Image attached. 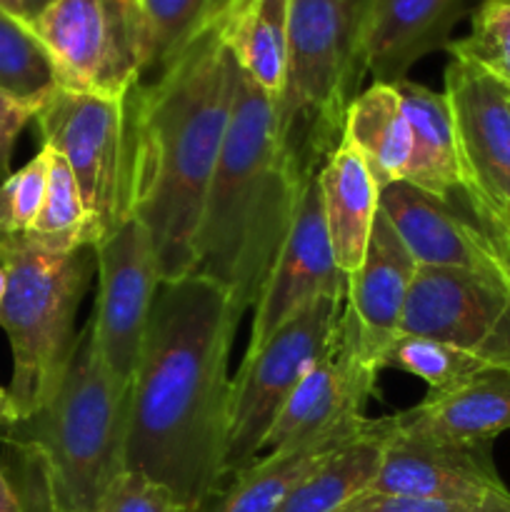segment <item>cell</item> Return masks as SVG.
<instances>
[{"label":"cell","mask_w":510,"mask_h":512,"mask_svg":"<svg viewBox=\"0 0 510 512\" xmlns=\"http://www.w3.org/2000/svg\"><path fill=\"white\" fill-rule=\"evenodd\" d=\"M318 185L335 265L353 275L368 250L380 208V185L358 148L345 138L320 163Z\"/></svg>","instance_id":"ffe728a7"},{"label":"cell","mask_w":510,"mask_h":512,"mask_svg":"<svg viewBox=\"0 0 510 512\" xmlns=\"http://www.w3.org/2000/svg\"><path fill=\"white\" fill-rule=\"evenodd\" d=\"M290 0H228L223 8V38L240 70L275 100L288 68Z\"/></svg>","instance_id":"7402d4cb"},{"label":"cell","mask_w":510,"mask_h":512,"mask_svg":"<svg viewBox=\"0 0 510 512\" xmlns=\"http://www.w3.org/2000/svg\"><path fill=\"white\" fill-rule=\"evenodd\" d=\"M398 335H420L510 368V288L450 268L415 270Z\"/></svg>","instance_id":"7c38bea8"},{"label":"cell","mask_w":510,"mask_h":512,"mask_svg":"<svg viewBox=\"0 0 510 512\" xmlns=\"http://www.w3.org/2000/svg\"><path fill=\"white\" fill-rule=\"evenodd\" d=\"M378 370L363 363L340 315L333 348L305 373L265 438L263 453L310 445L348 443L365 433L363 410L375 390Z\"/></svg>","instance_id":"5bb4252c"},{"label":"cell","mask_w":510,"mask_h":512,"mask_svg":"<svg viewBox=\"0 0 510 512\" xmlns=\"http://www.w3.org/2000/svg\"><path fill=\"white\" fill-rule=\"evenodd\" d=\"M35 113L38 110L30 108V105L0 93V183L10 175V158H13L15 140L23 133L25 125L35 120Z\"/></svg>","instance_id":"836d02e7"},{"label":"cell","mask_w":510,"mask_h":512,"mask_svg":"<svg viewBox=\"0 0 510 512\" xmlns=\"http://www.w3.org/2000/svg\"><path fill=\"white\" fill-rule=\"evenodd\" d=\"M383 368H395L415 375L428 385V393H445V390L478 375L480 370L490 368V363L465 353V350L453 348V345L440 343V340L420 338V335H398L380 358V370Z\"/></svg>","instance_id":"83f0119b"},{"label":"cell","mask_w":510,"mask_h":512,"mask_svg":"<svg viewBox=\"0 0 510 512\" xmlns=\"http://www.w3.org/2000/svg\"><path fill=\"white\" fill-rule=\"evenodd\" d=\"M240 318L205 275L160 283L130 380L125 470L168 488L185 512H200L228 478V363Z\"/></svg>","instance_id":"6da1fadb"},{"label":"cell","mask_w":510,"mask_h":512,"mask_svg":"<svg viewBox=\"0 0 510 512\" xmlns=\"http://www.w3.org/2000/svg\"><path fill=\"white\" fill-rule=\"evenodd\" d=\"M358 148L380 188L400 183L410 160V125L395 85L373 83L355 95L343 118V135Z\"/></svg>","instance_id":"cb8c5ba5"},{"label":"cell","mask_w":510,"mask_h":512,"mask_svg":"<svg viewBox=\"0 0 510 512\" xmlns=\"http://www.w3.org/2000/svg\"><path fill=\"white\" fill-rule=\"evenodd\" d=\"M495 243H498L500 248H503V253L508 255V260H510V235H508V238H505V240H495Z\"/></svg>","instance_id":"f35d334b"},{"label":"cell","mask_w":510,"mask_h":512,"mask_svg":"<svg viewBox=\"0 0 510 512\" xmlns=\"http://www.w3.org/2000/svg\"><path fill=\"white\" fill-rule=\"evenodd\" d=\"M390 418V415H388ZM365 493L405 498L485 500L510 495L490 443H448L398 433L390 423L380 468Z\"/></svg>","instance_id":"2e32d148"},{"label":"cell","mask_w":510,"mask_h":512,"mask_svg":"<svg viewBox=\"0 0 510 512\" xmlns=\"http://www.w3.org/2000/svg\"><path fill=\"white\" fill-rule=\"evenodd\" d=\"M0 512H23L18 495H15L13 485H10L8 473H5L3 463H0Z\"/></svg>","instance_id":"e575fe53"},{"label":"cell","mask_w":510,"mask_h":512,"mask_svg":"<svg viewBox=\"0 0 510 512\" xmlns=\"http://www.w3.org/2000/svg\"><path fill=\"white\" fill-rule=\"evenodd\" d=\"M8 238H10V235H5L3 230H0V253H3V248H5V243H8Z\"/></svg>","instance_id":"60d3db41"},{"label":"cell","mask_w":510,"mask_h":512,"mask_svg":"<svg viewBox=\"0 0 510 512\" xmlns=\"http://www.w3.org/2000/svg\"><path fill=\"white\" fill-rule=\"evenodd\" d=\"M460 158V203L493 240L510 235V88L450 58L445 68Z\"/></svg>","instance_id":"30bf717a"},{"label":"cell","mask_w":510,"mask_h":512,"mask_svg":"<svg viewBox=\"0 0 510 512\" xmlns=\"http://www.w3.org/2000/svg\"><path fill=\"white\" fill-rule=\"evenodd\" d=\"M390 418L370 420L368 430L325 455L285 498L278 512H338L363 495L380 468Z\"/></svg>","instance_id":"603a6c76"},{"label":"cell","mask_w":510,"mask_h":512,"mask_svg":"<svg viewBox=\"0 0 510 512\" xmlns=\"http://www.w3.org/2000/svg\"><path fill=\"white\" fill-rule=\"evenodd\" d=\"M228 0H143L153 30V63L150 73L163 70L188 48L190 40L213 23Z\"/></svg>","instance_id":"f546056e"},{"label":"cell","mask_w":510,"mask_h":512,"mask_svg":"<svg viewBox=\"0 0 510 512\" xmlns=\"http://www.w3.org/2000/svg\"><path fill=\"white\" fill-rule=\"evenodd\" d=\"M55 88V65L33 25L0 8V93L38 110Z\"/></svg>","instance_id":"484cf974"},{"label":"cell","mask_w":510,"mask_h":512,"mask_svg":"<svg viewBox=\"0 0 510 512\" xmlns=\"http://www.w3.org/2000/svg\"><path fill=\"white\" fill-rule=\"evenodd\" d=\"M418 263L378 208L363 263L348 275L343 325L360 360L380 373V358L398 338Z\"/></svg>","instance_id":"e0dca14e"},{"label":"cell","mask_w":510,"mask_h":512,"mask_svg":"<svg viewBox=\"0 0 510 512\" xmlns=\"http://www.w3.org/2000/svg\"><path fill=\"white\" fill-rule=\"evenodd\" d=\"M390 423L418 438L493 445L510 430V368L490 365L445 393H428L423 403L390 415Z\"/></svg>","instance_id":"d6986e66"},{"label":"cell","mask_w":510,"mask_h":512,"mask_svg":"<svg viewBox=\"0 0 510 512\" xmlns=\"http://www.w3.org/2000/svg\"><path fill=\"white\" fill-rule=\"evenodd\" d=\"M15 408H13V400H10L8 390L0 388V428H8V425L15 423Z\"/></svg>","instance_id":"8d00e7d4"},{"label":"cell","mask_w":510,"mask_h":512,"mask_svg":"<svg viewBox=\"0 0 510 512\" xmlns=\"http://www.w3.org/2000/svg\"><path fill=\"white\" fill-rule=\"evenodd\" d=\"M0 8L10 10V13H15V15H20V18H23V13H20V0H0Z\"/></svg>","instance_id":"74e56055"},{"label":"cell","mask_w":510,"mask_h":512,"mask_svg":"<svg viewBox=\"0 0 510 512\" xmlns=\"http://www.w3.org/2000/svg\"><path fill=\"white\" fill-rule=\"evenodd\" d=\"M303 168L283 143L273 98L240 70L195 235L193 270L223 285L240 313L253 308L273 270Z\"/></svg>","instance_id":"3957f363"},{"label":"cell","mask_w":510,"mask_h":512,"mask_svg":"<svg viewBox=\"0 0 510 512\" xmlns=\"http://www.w3.org/2000/svg\"><path fill=\"white\" fill-rule=\"evenodd\" d=\"M380 210L420 268L465 270L510 288L508 255L480 228L458 193L443 200L400 180L380 188Z\"/></svg>","instance_id":"9a60e30c"},{"label":"cell","mask_w":510,"mask_h":512,"mask_svg":"<svg viewBox=\"0 0 510 512\" xmlns=\"http://www.w3.org/2000/svg\"><path fill=\"white\" fill-rule=\"evenodd\" d=\"M320 165L300 173L293 218L273 270L253 305V325L245 353H255L290 315L315 298L345 300L348 275L335 265L318 185Z\"/></svg>","instance_id":"4fadbf2b"},{"label":"cell","mask_w":510,"mask_h":512,"mask_svg":"<svg viewBox=\"0 0 510 512\" xmlns=\"http://www.w3.org/2000/svg\"><path fill=\"white\" fill-rule=\"evenodd\" d=\"M3 295H5V270L3 265H0V300H3Z\"/></svg>","instance_id":"ab89813d"},{"label":"cell","mask_w":510,"mask_h":512,"mask_svg":"<svg viewBox=\"0 0 510 512\" xmlns=\"http://www.w3.org/2000/svg\"><path fill=\"white\" fill-rule=\"evenodd\" d=\"M338 512H510V495L485 500H445L363 493Z\"/></svg>","instance_id":"1f68e13d"},{"label":"cell","mask_w":510,"mask_h":512,"mask_svg":"<svg viewBox=\"0 0 510 512\" xmlns=\"http://www.w3.org/2000/svg\"><path fill=\"white\" fill-rule=\"evenodd\" d=\"M30 25L58 88L123 98L150 73L153 30L143 0H53Z\"/></svg>","instance_id":"ba28073f"},{"label":"cell","mask_w":510,"mask_h":512,"mask_svg":"<svg viewBox=\"0 0 510 512\" xmlns=\"http://www.w3.org/2000/svg\"><path fill=\"white\" fill-rule=\"evenodd\" d=\"M50 3H53V0H20V13H23V18L28 20V23H35V20L40 18V13H43Z\"/></svg>","instance_id":"d590c367"},{"label":"cell","mask_w":510,"mask_h":512,"mask_svg":"<svg viewBox=\"0 0 510 512\" xmlns=\"http://www.w3.org/2000/svg\"><path fill=\"white\" fill-rule=\"evenodd\" d=\"M5 295L0 328L13 350L10 400L15 418L38 413L58 388L75 348V315L90 285L95 250L70 253L43 248L25 235H10L0 253Z\"/></svg>","instance_id":"5b68a950"},{"label":"cell","mask_w":510,"mask_h":512,"mask_svg":"<svg viewBox=\"0 0 510 512\" xmlns=\"http://www.w3.org/2000/svg\"><path fill=\"white\" fill-rule=\"evenodd\" d=\"M98 512H185L168 488L135 470H123L110 483Z\"/></svg>","instance_id":"d6a6232c"},{"label":"cell","mask_w":510,"mask_h":512,"mask_svg":"<svg viewBox=\"0 0 510 512\" xmlns=\"http://www.w3.org/2000/svg\"><path fill=\"white\" fill-rule=\"evenodd\" d=\"M138 88L123 98L55 88L35 113L43 148L73 170L88 208L90 248L135 218Z\"/></svg>","instance_id":"52a82bcc"},{"label":"cell","mask_w":510,"mask_h":512,"mask_svg":"<svg viewBox=\"0 0 510 512\" xmlns=\"http://www.w3.org/2000/svg\"><path fill=\"white\" fill-rule=\"evenodd\" d=\"M128 390L103 365L85 323L53 398L0 428V463L23 512H98L125 470Z\"/></svg>","instance_id":"277c9868"},{"label":"cell","mask_w":510,"mask_h":512,"mask_svg":"<svg viewBox=\"0 0 510 512\" xmlns=\"http://www.w3.org/2000/svg\"><path fill=\"white\" fill-rule=\"evenodd\" d=\"M25 238L43 245V248L60 250V253H70V250L88 245V208H85L78 183H75L73 170L65 163L63 155L55 153V150H50L43 208H40L33 228L25 233Z\"/></svg>","instance_id":"4316f807"},{"label":"cell","mask_w":510,"mask_h":512,"mask_svg":"<svg viewBox=\"0 0 510 512\" xmlns=\"http://www.w3.org/2000/svg\"><path fill=\"white\" fill-rule=\"evenodd\" d=\"M395 88L410 125V160L403 183L435 198H453L460 190V158L445 95L410 78L395 83Z\"/></svg>","instance_id":"44dd1931"},{"label":"cell","mask_w":510,"mask_h":512,"mask_svg":"<svg viewBox=\"0 0 510 512\" xmlns=\"http://www.w3.org/2000/svg\"><path fill=\"white\" fill-rule=\"evenodd\" d=\"M238 73L220 10L138 88L135 218L148 228L163 283L195 270V235L233 115Z\"/></svg>","instance_id":"7a4b0ae2"},{"label":"cell","mask_w":510,"mask_h":512,"mask_svg":"<svg viewBox=\"0 0 510 512\" xmlns=\"http://www.w3.org/2000/svg\"><path fill=\"white\" fill-rule=\"evenodd\" d=\"M98 270V300L88 325L105 368L130 385L145 343L160 268L148 228L130 218L115 233L93 245Z\"/></svg>","instance_id":"8fae6325"},{"label":"cell","mask_w":510,"mask_h":512,"mask_svg":"<svg viewBox=\"0 0 510 512\" xmlns=\"http://www.w3.org/2000/svg\"><path fill=\"white\" fill-rule=\"evenodd\" d=\"M365 10L368 0H290L288 68L275 115L300 165H320L340 143L345 110L365 75Z\"/></svg>","instance_id":"8992f818"},{"label":"cell","mask_w":510,"mask_h":512,"mask_svg":"<svg viewBox=\"0 0 510 512\" xmlns=\"http://www.w3.org/2000/svg\"><path fill=\"white\" fill-rule=\"evenodd\" d=\"M470 0H368L360 58L375 83H403L410 68L445 50Z\"/></svg>","instance_id":"ac0fdd59"},{"label":"cell","mask_w":510,"mask_h":512,"mask_svg":"<svg viewBox=\"0 0 510 512\" xmlns=\"http://www.w3.org/2000/svg\"><path fill=\"white\" fill-rule=\"evenodd\" d=\"M345 300L315 298L290 315L255 353H245L230 385L225 473L233 478L260 458L280 410L310 368L333 348Z\"/></svg>","instance_id":"9c48e42d"},{"label":"cell","mask_w":510,"mask_h":512,"mask_svg":"<svg viewBox=\"0 0 510 512\" xmlns=\"http://www.w3.org/2000/svg\"><path fill=\"white\" fill-rule=\"evenodd\" d=\"M445 50L510 88V0H480L470 33L450 40Z\"/></svg>","instance_id":"f1b7e54d"},{"label":"cell","mask_w":510,"mask_h":512,"mask_svg":"<svg viewBox=\"0 0 510 512\" xmlns=\"http://www.w3.org/2000/svg\"><path fill=\"white\" fill-rule=\"evenodd\" d=\"M340 445L345 443L273 450L235 473L200 512H278L295 485Z\"/></svg>","instance_id":"d4e9b609"},{"label":"cell","mask_w":510,"mask_h":512,"mask_svg":"<svg viewBox=\"0 0 510 512\" xmlns=\"http://www.w3.org/2000/svg\"><path fill=\"white\" fill-rule=\"evenodd\" d=\"M50 150L40 148L33 160L10 173L0 183V230L5 235H25L33 228L43 208L45 185H48Z\"/></svg>","instance_id":"4dcf8cb0"}]
</instances>
